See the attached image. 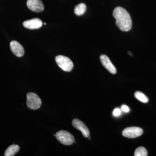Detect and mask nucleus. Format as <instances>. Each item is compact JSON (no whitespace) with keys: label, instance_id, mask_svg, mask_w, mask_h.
Listing matches in <instances>:
<instances>
[{"label":"nucleus","instance_id":"f257e3e1","mask_svg":"<svg viewBox=\"0 0 156 156\" xmlns=\"http://www.w3.org/2000/svg\"><path fill=\"white\" fill-rule=\"evenodd\" d=\"M116 20L115 24L120 30L124 32L131 30L132 27V20L129 13L121 7H116L113 12Z\"/></svg>","mask_w":156,"mask_h":156},{"label":"nucleus","instance_id":"f03ea898","mask_svg":"<svg viewBox=\"0 0 156 156\" xmlns=\"http://www.w3.org/2000/svg\"><path fill=\"white\" fill-rule=\"evenodd\" d=\"M56 63L62 70L69 72L73 68V63L69 58L66 56L58 55L55 58Z\"/></svg>","mask_w":156,"mask_h":156},{"label":"nucleus","instance_id":"7ed1b4c3","mask_svg":"<svg viewBox=\"0 0 156 156\" xmlns=\"http://www.w3.org/2000/svg\"><path fill=\"white\" fill-rule=\"evenodd\" d=\"M27 105L28 108L31 110H37L40 108L42 101L40 97L36 93L29 92L27 95Z\"/></svg>","mask_w":156,"mask_h":156},{"label":"nucleus","instance_id":"20e7f679","mask_svg":"<svg viewBox=\"0 0 156 156\" xmlns=\"http://www.w3.org/2000/svg\"><path fill=\"white\" fill-rule=\"evenodd\" d=\"M56 139L62 144L65 145L72 144L75 141V138L72 134L68 131L61 130L56 134Z\"/></svg>","mask_w":156,"mask_h":156},{"label":"nucleus","instance_id":"39448f33","mask_svg":"<svg viewBox=\"0 0 156 156\" xmlns=\"http://www.w3.org/2000/svg\"><path fill=\"white\" fill-rule=\"evenodd\" d=\"M143 133L142 128L137 127H128L122 131L123 136L129 138H134L141 136Z\"/></svg>","mask_w":156,"mask_h":156},{"label":"nucleus","instance_id":"423d86ee","mask_svg":"<svg viewBox=\"0 0 156 156\" xmlns=\"http://www.w3.org/2000/svg\"><path fill=\"white\" fill-rule=\"evenodd\" d=\"M72 124L75 128L81 131L84 137H89L90 132L89 129L83 122L78 119H74L73 120Z\"/></svg>","mask_w":156,"mask_h":156},{"label":"nucleus","instance_id":"0eeeda50","mask_svg":"<svg viewBox=\"0 0 156 156\" xmlns=\"http://www.w3.org/2000/svg\"><path fill=\"white\" fill-rule=\"evenodd\" d=\"M101 62L104 67L106 69L111 73L115 74L116 73L117 70L114 65L112 63L108 56L105 54H102L100 56Z\"/></svg>","mask_w":156,"mask_h":156},{"label":"nucleus","instance_id":"6e6552de","mask_svg":"<svg viewBox=\"0 0 156 156\" xmlns=\"http://www.w3.org/2000/svg\"><path fill=\"white\" fill-rule=\"evenodd\" d=\"M27 5L29 9L35 12H41L44 8L41 0H27Z\"/></svg>","mask_w":156,"mask_h":156},{"label":"nucleus","instance_id":"1a4fd4ad","mask_svg":"<svg viewBox=\"0 0 156 156\" xmlns=\"http://www.w3.org/2000/svg\"><path fill=\"white\" fill-rule=\"evenodd\" d=\"M23 24L24 27L28 29H37L41 27L43 22L41 19L35 18L24 21Z\"/></svg>","mask_w":156,"mask_h":156},{"label":"nucleus","instance_id":"9d476101","mask_svg":"<svg viewBox=\"0 0 156 156\" xmlns=\"http://www.w3.org/2000/svg\"><path fill=\"white\" fill-rule=\"evenodd\" d=\"M10 48L12 53L17 57H22L24 55V48L18 42L12 41L10 43Z\"/></svg>","mask_w":156,"mask_h":156},{"label":"nucleus","instance_id":"9b49d317","mask_svg":"<svg viewBox=\"0 0 156 156\" xmlns=\"http://www.w3.org/2000/svg\"><path fill=\"white\" fill-rule=\"evenodd\" d=\"M20 150V147L18 145L13 144L10 146L5 152V156H14Z\"/></svg>","mask_w":156,"mask_h":156},{"label":"nucleus","instance_id":"f8f14e48","mask_svg":"<svg viewBox=\"0 0 156 156\" xmlns=\"http://www.w3.org/2000/svg\"><path fill=\"white\" fill-rule=\"evenodd\" d=\"M87 10V6L84 3H80L77 6H75L74 13L77 16L83 15Z\"/></svg>","mask_w":156,"mask_h":156},{"label":"nucleus","instance_id":"ddd939ff","mask_svg":"<svg viewBox=\"0 0 156 156\" xmlns=\"http://www.w3.org/2000/svg\"><path fill=\"white\" fill-rule=\"evenodd\" d=\"M134 97L143 103H147L148 102L149 99L147 96L144 95L142 92L136 91L134 93Z\"/></svg>","mask_w":156,"mask_h":156},{"label":"nucleus","instance_id":"4468645a","mask_svg":"<svg viewBox=\"0 0 156 156\" xmlns=\"http://www.w3.org/2000/svg\"><path fill=\"white\" fill-rule=\"evenodd\" d=\"M134 156H147V151L145 147H137L135 151Z\"/></svg>","mask_w":156,"mask_h":156},{"label":"nucleus","instance_id":"2eb2a0df","mask_svg":"<svg viewBox=\"0 0 156 156\" xmlns=\"http://www.w3.org/2000/svg\"><path fill=\"white\" fill-rule=\"evenodd\" d=\"M121 114V110L119 108H116L115 109L113 112V114L115 116H119Z\"/></svg>","mask_w":156,"mask_h":156},{"label":"nucleus","instance_id":"dca6fc26","mask_svg":"<svg viewBox=\"0 0 156 156\" xmlns=\"http://www.w3.org/2000/svg\"><path fill=\"white\" fill-rule=\"evenodd\" d=\"M122 110L123 112H128L129 111H130V109H129V107L126 105H123L122 106Z\"/></svg>","mask_w":156,"mask_h":156},{"label":"nucleus","instance_id":"f3484780","mask_svg":"<svg viewBox=\"0 0 156 156\" xmlns=\"http://www.w3.org/2000/svg\"><path fill=\"white\" fill-rule=\"evenodd\" d=\"M128 54H130V55H132V54H131V52H128Z\"/></svg>","mask_w":156,"mask_h":156},{"label":"nucleus","instance_id":"a211bd4d","mask_svg":"<svg viewBox=\"0 0 156 156\" xmlns=\"http://www.w3.org/2000/svg\"><path fill=\"white\" fill-rule=\"evenodd\" d=\"M90 138H91V137H89V139H90Z\"/></svg>","mask_w":156,"mask_h":156}]
</instances>
